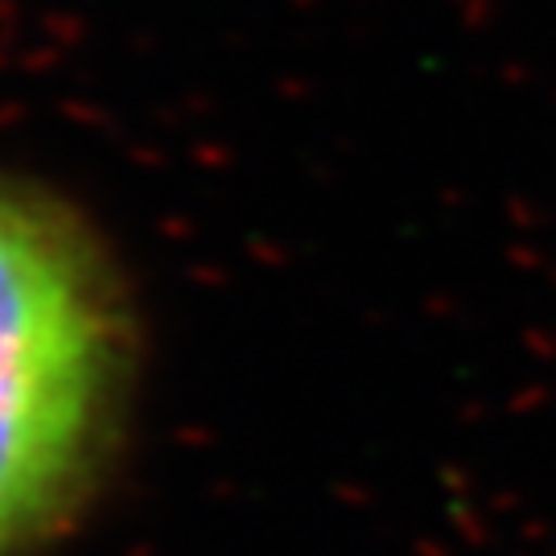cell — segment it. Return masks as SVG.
Wrapping results in <instances>:
<instances>
[{
	"label": "cell",
	"instance_id": "cell-1",
	"mask_svg": "<svg viewBox=\"0 0 556 556\" xmlns=\"http://www.w3.org/2000/svg\"><path fill=\"white\" fill-rule=\"evenodd\" d=\"M132 321L103 243L66 202L0 178V556L54 536L112 454Z\"/></svg>",
	"mask_w": 556,
	"mask_h": 556
}]
</instances>
